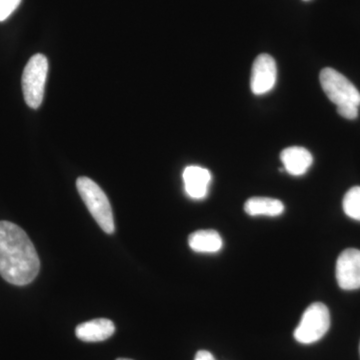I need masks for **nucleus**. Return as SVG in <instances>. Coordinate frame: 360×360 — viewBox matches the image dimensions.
Returning a JSON list of instances; mask_svg holds the SVG:
<instances>
[{
    "label": "nucleus",
    "mask_w": 360,
    "mask_h": 360,
    "mask_svg": "<svg viewBox=\"0 0 360 360\" xmlns=\"http://www.w3.org/2000/svg\"><path fill=\"white\" fill-rule=\"evenodd\" d=\"M77 187L79 195L82 196V200L97 224L106 233H113L115 220L112 210L110 200L103 189L94 180L85 176L79 177L77 180Z\"/></svg>",
    "instance_id": "7ed1b4c3"
},
{
    "label": "nucleus",
    "mask_w": 360,
    "mask_h": 360,
    "mask_svg": "<svg viewBox=\"0 0 360 360\" xmlns=\"http://www.w3.org/2000/svg\"><path fill=\"white\" fill-rule=\"evenodd\" d=\"M188 245L195 252L215 253L221 250L224 243L219 232L205 229L191 233L188 238Z\"/></svg>",
    "instance_id": "9b49d317"
},
{
    "label": "nucleus",
    "mask_w": 360,
    "mask_h": 360,
    "mask_svg": "<svg viewBox=\"0 0 360 360\" xmlns=\"http://www.w3.org/2000/svg\"><path fill=\"white\" fill-rule=\"evenodd\" d=\"M245 212L250 217H277L283 214L284 205L281 200L269 198H251L246 200Z\"/></svg>",
    "instance_id": "f8f14e48"
},
{
    "label": "nucleus",
    "mask_w": 360,
    "mask_h": 360,
    "mask_svg": "<svg viewBox=\"0 0 360 360\" xmlns=\"http://www.w3.org/2000/svg\"><path fill=\"white\" fill-rule=\"evenodd\" d=\"M194 360H217L214 359V356L207 350H200V352L196 354L195 357H194Z\"/></svg>",
    "instance_id": "2eb2a0df"
},
{
    "label": "nucleus",
    "mask_w": 360,
    "mask_h": 360,
    "mask_svg": "<svg viewBox=\"0 0 360 360\" xmlns=\"http://www.w3.org/2000/svg\"><path fill=\"white\" fill-rule=\"evenodd\" d=\"M304 1H309V0H304Z\"/></svg>",
    "instance_id": "f3484780"
},
{
    "label": "nucleus",
    "mask_w": 360,
    "mask_h": 360,
    "mask_svg": "<svg viewBox=\"0 0 360 360\" xmlns=\"http://www.w3.org/2000/svg\"><path fill=\"white\" fill-rule=\"evenodd\" d=\"M342 206L348 217L360 221V186L352 187L347 191Z\"/></svg>",
    "instance_id": "ddd939ff"
},
{
    "label": "nucleus",
    "mask_w": 360,
    "mask_h": 360,
    "mask_svg": "<svg viewBox=\"0 0 360 360\" xmlns=\"http://www.w3.org/2000/svg\"><path fill=\"white\" fill-rule=\"evenodd\" d=\"M281 160L283 161L284 169L295 176L304 174L314 162L311 153L302 146H291L283 149Z\"/></svg>",
    "instance_id": "9d476101"
},
{
    "label": "nucleus",
    "mask_w": 360,
    "mask_h": 360,
    "mask_svg": "<svg viewBox=\"0 0 360 360\" xmlns=\"http://www.w3.org/2000/svg\"><path fill=\"white\" fill-rule=\"evenodd\" d=\"M336 279L342 290L360 288V250L347 248L340 253L336 262Z\"/></svg>",
    "instance_id": "0eeeda50"
},
{
    "label": "nucleus",
    "mask_w": 360,
    "mask_h": 360,
    "mask_svg": "<svg viewBox=\"0 0 360 360\" xmlns=\"http://www.w3.org/2000/svg\"><path fill=\"white\" fill-rule=\"evenodd\" d=\"M184 191L193 200H203L208 193V187L212 181L210 170L198 165H191L182 174Z\"/></svg>",
    "instance_id": "6e6552de"
},
{
    "label": "nucleus",
    "mask_w": 360,
    "mask_h": 360,
    "mask_svg": "<svg viewBox=\"0 0 360 360\" xmlns=\"http://www.w3.org/2000/svg\"><path fill=\"white\" fill-rule=\"evenodd\" d=\"M115 326L110 319H98L84 322L75 329L78 340L85 342H99L113 335Z\"/></svg>",
    "instance_id": "1a4fd4ad"
},
{
    "label": "nucleus",
    "mask_w": 360,
    "mask_h": 360,
    "mask_svg": "<svg viewBox=\"0 0 360 360\" xmlns=\"http://www.w3.org/2000/svg\"><path fill=\"white\" fill-rule=\"evenodd\" d=\"M330 328V314L326 304L314 302L303 312L295 330V338L302 345H311L321 340Z\"/></svg>",
    "instance_id": "39448f33"
},
{
    "label": "nucleus",
    "mask_w": 360,
    "mask_h": 360,
    "mask_svg": "<svg viewBox=\"0 0 360 360\" xmlns=\"http://www.w3.org/2000/svg\"><path fill=\"white\" fill-rule=\"evenodd\" d=\"M20 4L21 0H0V22L6 20Z\"/></svg>",
    "instance_id": "4468645a"
},
{
    "label": "nucleus",
    "mask_w": 360,
    "mask_h": 360,
    "mask_svg": "<svg viewBox=\"0 0 360 360\" xmlns=\"http://www.w3.org/2000/svg\"><path fill=\"white\" fill-rule=\"evenodd\" d=\"M319 80L329 101L338 106V115L347 120H355L359 116L360 92L354 84L330 68L321 70Z\"/></svg>",
    "instance_id": "f03ea898"
},
{
    "label": "nucleus",
    "mask_w": 360,
    "mask_h": 360,
    "mask_svg": "<svg viewBox=\"0 0 360 360\" xmlns=\"http://www.w3.org/2000/svg\"><path fill=\"white\" fill-rule=\"evenodd\" d=\"M49 73V60L37 53L28 60L22 75V91L25 103L37 110L44 101L45 84Z\"/></svg>",
    "instance_id": "20e7f679"
},
{
    "label": "nucleus",
    "mask_w": 360,
    "mask_h": 360,
    "mask_svg": "<svg viewBox=\"0 0 360 360\" xmlns=\"http://www.w3.org/2000/svg\"><path fill=\"white\" fill-rule=\"evenodd\" d=\"M277 78L276 60L269 54H259L251 70L250 89L255 96H262L274 89Z\"/></svg>",
    "instance_id": "423d86ee"
},
{
    "label": "nucleus",
    "mask_w": 360,
    "mask_h": 360,
    "mask_svg": "<svg viewBox=\"0 0 360 360\" xmlns=\"http://www.w3.org/2000/svg\"><path fill=\"white\" fill-rule=\"evenodd\" d=\"M359 352H360V345H359Z\"/></svg>",
    "instance_id": "a211bd4d"
},
{
    "label": "nucleus",
    "mask_w": 360,
    "mask_h": 360,
    "mask_svg": "<svg viewBox=\"0 0 360 360\" xmlns=\"http://www.w3.org/2000/svg\"><path fill=\"white\" fill-rule=\"evenodd\" d=\"M37 250L18 225L0 221V276L13 285H27L39 276Z\"/></svg>",
    "instance_id": "f257e3e1"
},
{
    "label": "nucleus",
    "mask_w": 360,
    "mask_h": 360,
    "mask_svg": "<svg viewBox=\"0 0 360 360\" xmlns=\"http://www.w3.org/2000/svg\"><path fill=\"white\" fill-rule=\"evenodd\" d=\"M116 360H132V359H116Z\"/></svg>",
    "instance_id": "dca6fc26"
}]
</instances>
